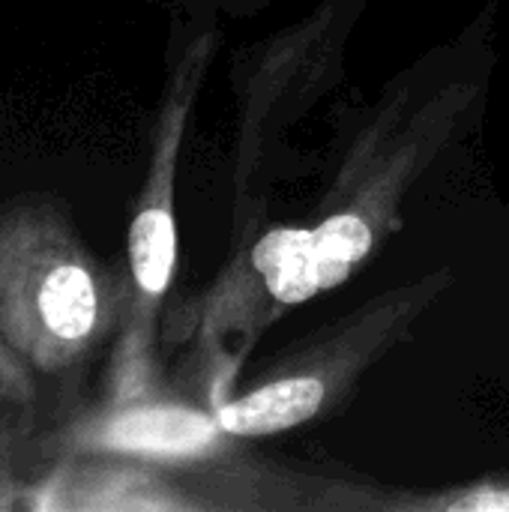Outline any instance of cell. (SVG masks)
<instances>
[{
    "instance_id": "1",
    "label": "cell",
    "mask_w": 509,
    "mask_h": 512,
    "mask_svg": "<svg viewBox=\"0 0 509 512\" xmlns=\"http://www.w3.org/2000/svg\"><path fill=\"white\" fill-rule=\"evenodd\" d=\"M480 96L483 78L441 51L429 60V72L408 69L366 114L309 222L324 294L366 267L402 225L399 210L411 189L459 141Z\"/></svg>"
},
{
    "instance_id": "5",
    "label": "cell",
    "mask_w": 509,
    "mask_h": 512,
    "mask_svg": "<svg viewBox=\"0 0 509 512\" xmlns=\"http://www.w3.org/2000/svg\"><path fill=\"white\" fill-rule=\"evenodd\" d=\"M369 0H321L297 24L237 54L231 69L237 135L231 168V243L255 231L264 192L291 132L342 78L348 39Z\"/></svg>"
},
{
    "instance_id": "10",
    "label": "cell",
    "mask_w": 509,
    "mask_h": 512,
    "mask_svg": "<svg viewBox=\"0 0 509 512\" xmlns=\"http://www.w3.org/2000/svg\"><path fill=\"white\" fill-rule=\"evenodd\" d=\"M390 512H509V480H477L435 495L390 492Z\"/></svg>"
},
{
    "instance_id": "6",
    "label": "cell",
    "mask_w": 509,
    "mask_h": 512,
    "mask_svg": "<svg viewBox=\"0 0 509 512\" xmlns=\"http://www.w3.org/2000/svg\"><path fill=\"white\" fill-rule=\"evenodd\" d=\"M324 294L318 279L315 237L309 225H279L267 231H249L234 240V252L204 294L198 309L186 318H171L180 333L201 342V351L213 354L210 363L219 366L222 342L228 336H243L246 351L255 345L258 333L270 327L285 309L300 306Z\"/></svg>"
},
{
    "instance_id": "12",
    "label": "cell",
    "mask_w": 509,
    "mask_h": 512,
    "mask_svg": "<svg viewBox=\"0 0 509 512\" xmlns=\"http://www.w3.org/2000/svg\"><path fill=\"white\" fill-rule=\"evenodd\" d=\"M0 486H9V480H6V477H0ZM0 507H3V504H0Z\"/></svg>"
},
{
    "instance_id": "7",
    "label": "cell",
    "mask_w": 509,
    "mask_h": 512,
    "mask_svg": "<svg viewBox=\"0 0 509 512\" xmlns=\"http://www.w3.org/2000/svg\"><path fill=\"white\" fill-rule=\"evenodd\" d=\"M195 510L222 512H369L384 510L390 492L342 474L300 471L267 459L225 453L177 465Z\"/></svg>"
},
{
    "instance_id": "4",
    "label": "cell",
    "mask_w": 509,
    "mask_h": 512,
    "mask_svg": "<svg viewBox=\"0 0 509 512\" xmlns=\"http://www.w3.org/2000/svg\"><path fill=\"white\" fill-rule=\"evenodd\" d=\"M216 27L204 24L189 33L174 54L162 105L153 123V144L144 186L135 198L126 237V312L114 339L108 372V399H135L159 393L156 336L162 303L177 273V219L174 189L189 117L216 54Z\"/></svg>"
},
{
    "instance_id": "3",
    "label": "cell",
    "mask_w": 509,
    "mask_h": 512,
    "mask_svg": "<svg viewBox=\"0 0 509 512\" xmlns=\"http://www.w3.org/2000/svg\"><path fill=\"white\" fill-rule=\"evenodd\" d=\"M450 288V270L426 273L306 333L213 405L219 426L237 441H252L336 417L369 369L408 342Z\"/></svg>"
},
{
    "instance_id": "2",
    "label": "cell",
    "mask_w": 509,
    "mask_h": 512,
    "mask_svg": "<svg viewBox=\"0 0 509 512\" xmlns=\"http://www.w3.org/2000/svg\"><path fill=\"white\" fill-rule=\"evenodd\" d=\"M126 312V273L108 270L51 198L0 207V336L45 375L81 369Z\"/></svg>"
},
{
    "instance_id": "8",
    "label": "cell",
    "mask_w": 509,
    "mask_h": 512,
    "mask_svg": "<svg viewBox=\"0 0 509 512\" xmlns=\"http://www.w3.org/2000/svg\"><path fill=\"white\" fill-rule=\"evenodd\" d=\"M237 444L213 408H198L159 393L108 399L102 408L75 420L60 447L78 456H126L159 465H189Z\"/></svg>"
},
{
    "instance_id": "11",
    "label": "cell",
    "mask_w": 509,
    "mask_h": 512,
    "mask_svg": "<svg viewBox=\"0 0 509 512\" xmlns=\"http://www.w3.org/2000/svg\"><path fill=\"white\" fill-rule=\"evenodd\" d=\"M33 369L3 336H0V396L12 402H27L33 396L30 372Z\"/></svg>"
},
{
    "instance_id": "9",
    "label": "cell",
    "mask_w": 509,
    "mask_h": 512,
    "mask_svg": "<svg viewBox=\"0 0 509 512\" xmlns=\"http://www.w3.org/2000/svg\"><path fill=\"white\" fill-rule=\"evenodd\" d=\"M174 465L111 456L87 468H69L60 474L63 510H195L180 477H171Z\"/></svg>"
}]
</instances>
